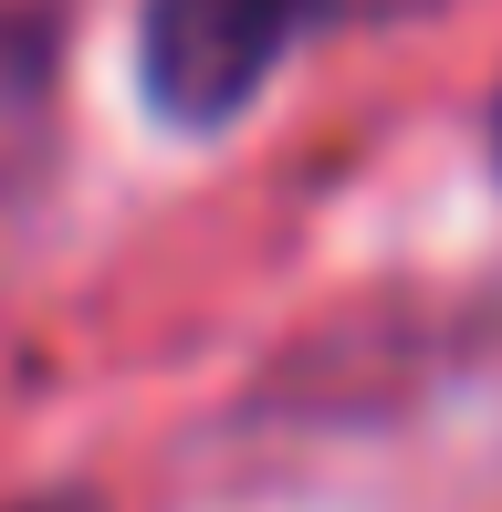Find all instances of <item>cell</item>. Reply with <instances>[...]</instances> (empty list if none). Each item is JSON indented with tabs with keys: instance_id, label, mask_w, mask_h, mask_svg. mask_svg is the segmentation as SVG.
I'll return each instance as SVG.
<instances>
[{
	"instance_id": "1",
	"label": "cell",
	"mask_w": 502,
	"mask_h": 512,
	"mask_svg": "<svg viewBox=\"0 0 502 512\" xmlns=\"http://www.w3.org/2000/svg\"><path fill=\"white\" fill-rule=\"evenodd\" d=\"M314 0H147L136 11V84L178 136H220L272 95Z\"/></svg>"
},
{
	"instance_id": "2",
	"label": "cell",
	"mask_w": 502,
	"mask_h": 512,
	"mask_svg": "<svg viewBox=\"0 0 502 512\" xmlns=\"http://www.w3.org/2000/svg\"><path fill=\"white\" fill-rule=\"evenodd\" d=\"M42 126H53V21L0 0V178L42 157Z\"/></svg>"
}]
</instances>
